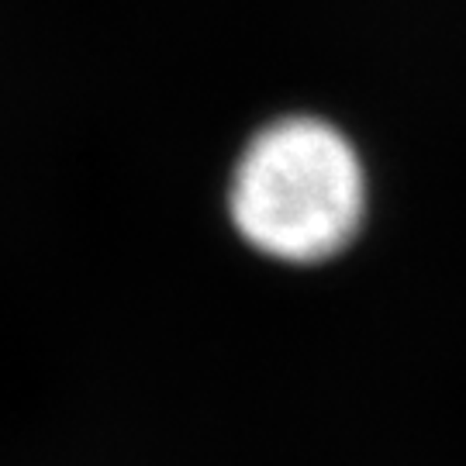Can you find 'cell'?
<instances>
[{
    "mask_svg": "<svg viewBox=\"0 0 466 466\" xmlns=\"http://www.w3.org/2000/svg\"><path fill=\"white\" fill-rule=\"evenodd\" d=\"M377 173L350 121L318 104H283L238 135L221 211L235 242L269 267L315 273L367 235Z\"/></svg>",
    "mask_w": 466,
    "mask_h": 466,
    "instance_id": "6da1fadb",
    "label": "cell"
}]
</instances>
